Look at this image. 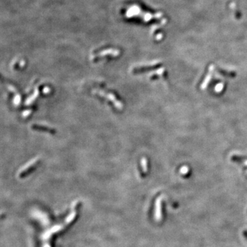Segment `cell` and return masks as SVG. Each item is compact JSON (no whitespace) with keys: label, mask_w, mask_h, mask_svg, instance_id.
<instances>
[{"label":"cell","mask_w":247,"mask_h":247,"mask_svg":"<svg viewBox=\"0 0 247 247\" xmlns=\"http://www.w3.org/2000/svg\"><path fill=\"white\" fill-rule=\"evenodd\" d=\"M95 93H96L97 94L100 95V96L102 97H106V98L109 100L111 101L114 104V105L116 106V107L119 110H121L123 108V104H122V102L119 101L118 99L116 98V97L114 96L113 93H105L103 91L101 90H94Z\"/></svg>","instance_id":"1"},{"label":"cell","mask_w":247,"mask_h":247,"mask_svg":"<svg viewBox=\"0 0 247 247\" xmlns=\"http://www.w3.org/2000/svg\"><path fill=\"white\" fill-rule=\"evenodd\" d=\"M39 163V159H33V160L31 161L30 162H29L26 166H24L23 168L21 169V171L19 173V177H24L27 174H28L30 172L32 171V169H34L36 166V165Z\"/></svg>","instance_id":"2"},{"label":"cell","mask_w":247,"mask_h":247,"mask_svg":"<svg viewBox=\"0 0 247 247\" xmlns=\"http://www.w3.org/2000/svg\"><path fill=\"white\" fill-rule=\"evenodd\" d=\"M32 128L34 130H36V131H46L47 133L54 134L56 133V131L52 128H49L46 126L39 125V124H33L32 125Z\"/></svg>","instance_id":"3"},{"label":"cell","mask_w":247,"mask_h":247,"mask_svg":"<svg viewBox=\"0 0 247 247\" xmlns=\"http://www.w3.org/2000/svg\"><path fill=\"white\" fill-rule=\"evenodd\" d=\"M39 91L38 90V89H36L35 91H34V93L31 96H30L28 98L26 102V105H29V104H32V102H33L37 98V97L39 96Z\"/></svg>","instance_id":"4"},{"label":"cell","mask_w":247,"mask_h":247,"mask_svg":"<svg viewBox=\"0 0 247 247\" xmlns=\"http://www.w3.org/2000/svg\"><path fill=\"white\" fill-rule=\"evenodd\" d=\"M157 65H152L150 67H136V68L133 69V73H141V72H145L147 70H150V69H153L156 68Z\"/></svg>","instance_id":"5"},{"label":"cell","mask_w":247,"mask_h":247,"mask_svg":"<svg viewBox=\"0 0 247 247\" xmlns=\"http://www.w3.org/2000/svg\"><path fill=\"white\" fill-rule=\"evenodd\" d=\"M21 96H20V95H19L18 93H15V96H14V100H13V102H14V105H15V106H18L19 104H20V102H21Z\"/></svg>","instance_id":"6"},{"label":"cell","mask_w":247,"mask_h":247,"mask_svg":"<svg viewBox=\"0 0 247 247\" xmlns=\"http://www.w3.org/2000/svg\"><path fill=\"white\" fill-rule=\"evenodd\" d=\"M141 166L142 168H143V170L144 172H146L147 169H148V166H147V160L146 158L141 159Z\"/></svg>","instance_id":"7"},{"label":"cell","mask_w":247,"mask_h":247,"mask_svg":"<svg viewBox=\"0 0 247 247\" xmlns=\"http://www.w3.org/2000/svg\"><path fill=\"white\" fill-rule=\"evenodd\" d=\"M32 113V110H27V111H24V113H22V117L23 118H27V117L29 116V115Z\"/></svg>","instance_id":"8"},{"label":"cell","mask_w":247,"mask_h":247,"mask_svg":"<svg viewBox=\"0 0 247 247\" xmlns=\"http://www.w3.org/2000/svg\"><path fill=\"white\" fill-rule=\"evenodd\" d=\"M50 91H51V89H50V88H49V87H45V88H43V92L44 93H46V94H48V93H50Z\"/></svg>","instance_id":"9"}]
</instances>
